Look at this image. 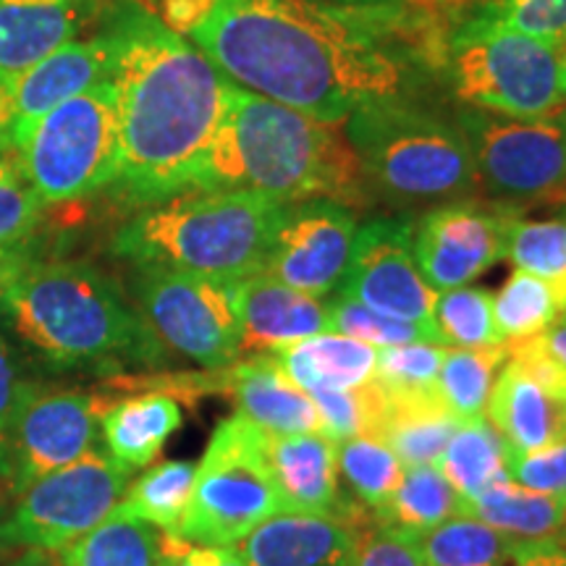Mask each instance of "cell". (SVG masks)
Returning <instances> with one entry per match:
<instances>
[{"mask_svg": "<svg viewBox=\"0 0 566 566\" xmlns=\"http://www.w3.org/2000/svg\"><path fill=\"white\" fill-rule=\"evenodd\" d=\"M195 472L197 467L187 459H168L147 467L145 475L126 488L118 509L160 533H176L192 495Z\"/></svg>", "mask_w": 566, "mask_h": 566, "instance_id": "d6a6232c", "label": "cell"}, {"mask_svg": "<svg viewBox=\"0 0 566 566\" xmlns=\"http://www.w3.org/2000/svg\"><path fill=\"white\" fill-rule=\"evenodd\" d=\"M328 317H331V334L357 338V342L370 344L375 349H384V346H399V344L446 346L443 336L438 334V331L380 315L344 294H338L334 302H328Z\"/></svg>", "mask_w": 566, "mask_h": 566, "instance_id": "f35d334b", "label": "cell"}, {"mask_svg": "<svg viewBox=\"0 0 566 566\" xmlns=\"http://www.w3.org/2000/svg\"><path fill=\"white\" fill-rule=\"evenodd\" d=\"M0 315L55 370L122 373L155 367L166 349L124 289L84 260L0 252Z\"/></svg>", "mask_w": 566, "mask_h": 566, "instance_id": "3957f363", "label": "cell"}, {"mask_svg": "<svg viewBox=\"0 0 566 566\" xmlns=\"http://www.w3.org/2000/svg\"><path fill=\"white\" fill-rule=\"evenodd\" d=\"M509 480L541 493H566V441L530 454L506 457Z\"/></svg>", "mask_w": 566, "mask_h": 566, "instance_id": "7bdbcfd3", "label": "cell"}, {"mask_svg": "<svg viewBox=\"0 0 566 566\" xmlns=\"http://www.w3.org/2000/svg\"><path fill=\"white\" fill-rule=\"evenodd\" d=\"M443 359V346L438 344H399L378 349L373 384L394 405L409 401L441 399L438 396V367Z\"/></svg>", "mask_w": 566, "mask_h": 566, "instance_id": "8d00e7d4", "label": "cell"}, {"mask_svg": "<svg viewBox=\"0 0 566 566\" xmlns=\"http://www.w3.org/2000/svg\"><path fill=\"white\" fill-rule=\"evenodd\" d=\"M268 464L279 488L283 512L336 514V441L325 433H268Z\"/></svg>", "mask_w": 566, "mask_h": 566, "instance_id": "603a6c76", "label": "cell"}, {"mask_svg": "<svg viewBox=\"0 0 566 566\" xmlns=\"http://www.w3.org/2000/svg\"><path fill=\"white\" fill-rule=\"evenodd\" d=\"M216 394L229 396L239 415L268 433H323L310 394L268 354L216 370Z\"/></svg>", "mask_w": 566, "mask_h": 566, "instance_id": "7402d4cb", "label": "cell"}, {"mask_svg": "<svg viewBox=\"0 0 566 566\" xmlns=\"http://www.w3.org/2000/svg\"><path fill=\"white\" fill-rule=\"evenodd\" d=\"M0 566H53V562H51V554L24 548L21 554H11V556L0 558Z\"/></svg>", "mask_w": 566, "mask_h": 566, "instance_id": "c3c4849f", "label": "cell"}, {"mask_svg": "<svg viewBox=\"0 0 566 566\" xmlns=\"http://www.w3.org/2000/svg\"><path fill=\"white\" fill-rule=\"evenodd\" d=\"M158 566H247L233 546H200L176 533H158Z\"/></svg>", "mask_w": 566, "mask_h": 566, "instance_id": "ee69618b", "label": "cell"}, {"mask_svg": "<svg viewBox=\"0 0 566 566\" xmlns=\"http://www.w3.org/2000/svg\"><path fill=\"white\" fill-rule=\"evenodd\" d=\"M506 359V344L478 346V349L446 346L436 380L438 396H441L446 409L462 422L485 417L493 384Z\"/></svg>", "mask_w": 566, "mask_h": 566, "instance_id": "4dcf8cb0", "label": "cell"}, {"mask_svg": "<svg viewBox=\"0 0 566 566\" xmlns=\"http://www.w3.org/2000/svg\"><path fill=\"white\" fill-rule=\"evenodd\" d=\"M338 475L352 499L375 512L396 491L407 467L378 436H352L336 441Z\"/></svg>", "mask_w": 566, "mask_h": 566, "instance_id": "836d02e7", "label": "cell"}, {"mask_svg": "<svg viewBox=\"0 0 566 566\" xmlns=\"http://www.w3.org/2000/svg\"><path fill=\"white\" fill-rule=\"evenodd\" d=\"M493 315L504 344L541 336L564 315L554 289L525 271H514L501 292L493 296Z\"/></svg>", "mask_w": 566, "mask_h": 566, "instance_id": "d590c367", "label": "cell"}, {"mask_svg": "<svg viewBox=\"0 0 566 566\" xmlns=\"http://www.w3.org/2000/svg\"><path fill=\"white\" fill-rule=\"evenodd\" d=\"M129 480L132 470L118 464L105 449H92L76 462L34 480L3 516V548L59 554L116 512Z\"/></svg>", "mask_w": 566, "mask_h": 566, "instance_id": "8fae6325", "label": "cell"}, {"mask_svg": "<svg viewBox=\"0 0 566 566\" xmlns=\"http://www.w3.org/2000/svg\"><path fill=\"white\" fill-rule=\"evenodd\" d=\"M433 321L446 346H501L504 338L499 334L493 315V294L478 286H459L443 292L436 300Z\"/></svg>", "mask_w": 566, "mask_h": 566, "instance_id": "74e56055", "label": "cell"}, {"mask_svg": "<svg viewBox=\"0 0 566 566\" xmlns=\"http://www.w3.org/2000/svg\"><path fill=\"white\" fill-rule=\"evenodd\" d=\"M537 349H543L548 357H554L556 363L566 367V313L558 315L554 325H548L541 336H533Z\"/></svg>", "mask_w": 566, "mask_h": 566, "instance_id": "7dc6e473", "label": "cell"}, {"mask_svg": "<svg viewBox=\"0 0 566 566\" xmlns=\"http://www.w3.org/2000/svg\"><path fill=\"white\" fill-rule=\"evenodd\" d=\"M457 97L506 118H543L566 105L558 48L495 21L470 19L449 40Z\"/></svg>", "mask_w": 566, "mask_h": 566, "instance_id": "52a82bcc", "label": "cell"}, {"mask_svg": "<svg viewBox=\"0 0 566 566\" xmlns=\"http://www.w3.org/2000/svg\"><path fill=\"white\" fill-rule=\"evenodd\" d=\"M34 386L38 384L24 380V375H21L11 349L6 346L3 338H0V443H3L13 417H17V412L21 409V405H24L27 396L32 394Z\"/></svg>", "mask_w": 566, "mask_h": 566, "instance_id": "f6af8a7d", "label": "cell"}, {"mask_svg": "<svg viewBox=\"0 0 566 566\" xmlns=\"http://www.w3.org/2000/svg\"><path fill=\"white\" fill-rule=\"evenodd\" d=\"M459 424L462 420L451 415L441 399L409 405H394L386 399V415L375 436L388 443L405 467H424L438 462Z\"/></svg>", "mask_w": 566, "mask_h": 566, "instance_id": "f546056e", "label": "cell"}, {"mask_svg": "<svg viewBox=\"0 0 566 566\" xmlns=\"http://www.w3.org/2000/svg\"><path fill=\"white\" fill-rule=\"evenodd\" d=\"M562 533H566V527H564V530H562Z\"/></svg>", "mask_w": 566, "mask_h": 566, "instance_id": "816d5d0a", "label": "cell"}, {"mask_svg": "<svg viewBox=\"0 0 566 566\" xmlns=\"http://www.w3.org/2000/svg\"><path fill=\"white\" fill-rule=\"evenodd\" d=\"M158 533L116 506L101 525L51 554V562L53 566H158Z\"/></svg>", "mask_w": 566, "mask_h": 566, "instance_id": "83f0119b", "label": "cell"}, {"mask_svg": "<svg viewBox=\"0 0 566 566\" xmlns=\"http://www.w3.org/2000/svg\"><path fill=\"white\" fill-rule=\"evenodd\" d=\"M237 307L242 323L239 357H258L275 346L331 334L328 304L296 292L268 273L237 281Z\"/></svg>", "mask_w": 566, "mask_h": 566, "instance_id": "44dd1931", "label": "cell"}, {"mask_svg": "<svg viewBox=\"0 0 566 566\" xmlns=\"http://www.w3.org/2000/svg\"><path fill=\"white\" fill-rule=\"evenodd\" d=\"M11 160L45 208L82 200L116 184L122 129L113 82L95 84L42 116Z\"/></svg>", "mask_w": 566, "mask_h": 566, "instance_id": "ba28073f", "label": "cell"}, {"mask_svg": "<svg viewBox=\"0 0 566 566\" xmlns=\"http://www.w3.org/2000/svg\"><path fill=\"white\" fill-rule=\"evenodd\" d=\"M357 537L336 514L279 512L233 548L247 566H349Z\"/></svg>", "mask_w": 566, "mask_h": 566, "instance_id": "ffe728a7", "label": "cell"}, {"mask_svg": "<svg viewBox=\"0 0 566 566\" xmlns=\"http://www.w3.org/2000/svg\"><path fill=\"white\" fill-rule=\"evenodd\" d=\"M137 310L158 342L205 370H221L239 359L242 323L237 281L137 265Z\"/></svg>", "mask_w": 566, "mask_h": 566, "instance_id": "30bf717a", "label": "cell"}, {"mask_svg": "<svg viewBox=\"0 0 566 566\" xmlns=\"http://www.w3.org/2000/svg\"><path fill=\"white\" fill-rule=\"evenodd\" d=\"M506 566H566V533L525 543Z\"/></svg>", "mask_w": 566, "mask_h": 566, "instance_id": "bcb514c9", "label": "cell"}, {"mask_svg": "<svg viewBox=\"0 0 566 566\" xmlns=\"http://www.w3.org/2000/svg\"><path fill=\"white\" fill-rule=\"evenodd\" d=\"M558 61H562V74H564V87H566V42L558 45Z\"/></svg>", "mask_w": 566, "mask_h": 566, "instance_id": "681fc988", "label": "cell"}, {"mask_svg": "<svg viewBox=\"0 0 566 566\" xmlns=\"http://www.w3.org/2000/svg\"><path fill=\"white\" fill-rule=\"evenodd\" d=\"M488 13L501 24L548 45L558 48L566 42V0H504Z\"/></svg>", "mask_w": 566, "mask_h": 566, "instance_id": "60d3db41", "label": "cell"}, {"mask_svg": "<svg viewBox=\"0 0 566 566\" xmlns=\"http://www.w3.org/2000/svg\"><path fill=\"white\" fill-rule=\"evenodd\" d=\"M105 80H111V45L103 30L66 42L32 66L0 101V155L13 158L42 116Z\"/></svg>", "mask_w": 566, "mask_h": 566, "instance_id": "ac0fdd59", "label": "cell"}, {"mask_svg": "<svg viewBox=\"0 0 566 566\" xmlns=\"http://www.w3.org/2000/svg\"><path fill=\"white\" fill-rule=\"evenodd\" d=\"M158 17L231 84L323 122H346L407 87L380 11L321 0H158Z\"/></svg>", "mask_w": 566, "mask_h": 566, "instance_id": "6da1fadb", "label": "cell"}, {"mask_svg": "<svg viewBox=\"0 0 566 566\" xmlns=\"http://www.w3.org/2000/svg\"><path fill=\"white\" fill-rule=\"evenodd\" d=\"M283 205L244 189H189L137 212L113 252L134 265L242 281L265 271Z\"/></svg>", "mask_w": 566, "mask_h": 566, "instance_id": "5b68a950", "label": "cell"}, {"mask_svg": "<svg viewBox=\"0 0 566 566\" xmlns=\"http://www.w3.org/2000/svg\"><path fill=\"white\" fill-rule=\"evenodd\" d=\"M373 514L378 527L420 537L462 514V499L436 464L407 467L396 491Z\"/></svg>", "mask_w": 566, "mask_h": 566, "instance_id": "4316f807", "label": "cell"}, {"mask_svg": "<svg viewBox=\"0 0 566 566\" xmlns=\"http://www.w3.org/2000/svg\"><path fill=\"white\" fill-rule=\"evenodd\" d=\"M103 34L122 129L116 184L139 205L197 189L231 82L137 0H116Z\"/></svg>", "mask_w": 566, "mask_h": 566, "instance_id": "7a4b0ae2", "label": "cell"}, {"mask_svg": "<svg viewBox=\"0 0 566 566\" xmlns=\"http://www.w3.org/2000/svg\"><path fill=\"white\" fill-rule=\"evenodd\" d=\"M268 357L304 391L315 388H359L370 384L378 349L342 334H317L275 346Z\"/></svg>", "mask_w": 566, "mask_h": 566, "instance_id": "d4e9b609", "label": "cell"}, {"mask_svg": "<svg viewBox=\"0 0 566 566\" xmlns=\"http://www.w3.org/2000/svg\"><path fill=\"white\" fill-rule=\"evenodd\" d=\"M509 359L495 378L485 420L509 454H530L566 441V367L533 338L506 344Z\"/></svg>", "mask_w": 566, "mask_h": 566, "instance_id": "9a60e30c", "label": "cell"}, {"mask_svg": "<svg viewBox=\"0 0 566 566\" xmlns=\"http://www.w3.org/2000/svg\"><path fill=\"white\" fill-rule=\"evenodd\" d=\"M516 271H525L554 289L566 313V216L546 221L512 218L506 231V254Z\"/></svg>", "mask_w": 566, "mask_h": 566, "instance_id": "e575fe53", "label": "cell"}, {"mask_svg": "<svg viewBox=\"0 0 566 566\" xmlns=\"http://www.w3.org/2000/svg\"><path fill=\"white\" fill-rule=\"evenodd\" d=\"M344 132L367 181L391 200H464L480 187L462 129L401 97L363 105L346 118Z\"/></svg>", "mask_w": 566, "mask_h": 566, "instance_id": "8992f818", "label": "cell"}, {"mask_svg": "<svg viewBox=\"0 0 566 566\" xmlns=\"http://www.w3.org/2000/svg\"><path fill=\"white\" fill-rule=\"evenodd\" d=\"M283 512L268 464V430L231 415L212 430L176 535L200 546H237Z\"/></svg>", "mask_w": 566, "mask_h": 566, "instance_id": "9c48e42d", "label": "cell"}, {"mask_svg": "<svg viewBox=\"0 0 566 566\" xmlns=\"http://www.w3.org/2000/svg\"><path fill=\"white\" fill-rule=\"evenodd\" d=\"M310 113L229 84L197 189H244L279 202L367 205V174L349 137Z\"/></svg>", "mask_w": 566, "mask_h": 566, "instance_id": "277c9868", "label": "cell"}, {"mask_svg": "<svg viewBox=\"0 0 566 566\" xmlns=\"http://www.w3.org/2000/svg\"><path fill=\"white\" fill-rule=\"evenodd\" d=\"M478 184L506 200L566 202V105L543 118H506L485 111L459 116Z\"/></svg>", "mask_w": 566, "mask_h": 566, "instance_id": "7c38bea8", "label": "cell"}, {"mask_svg": "<svg viewBox=\"0 0 566 566\" xmlns=\"http://www.w3.org/2000/svg\"><path fill=\"white\" fill-rule=\"evenodd\" d=\"M462 514L475 516L516 541H546L566 527V493H541L501 480L475 499L462 501Z\"/></svg>", "mask_w": 566, "mask_h": 566, "instance_id": "484cf974", "label": "cell"}, {"mask_svg": "<svg viewBox=\"0 0 566 566\" xmlns=\"http://www.w3.org/2000/svg\"><path fill=\"white\" fill-rule=\"evenodd\" d=\"M525 541L501 533L475 516H451L420 535L424 566H506Z\"/></svg>", "mask_w": 566, "mask_h": 566, "instance_id": "1f68e13d", "label": "cell"}, {"mask_svg": "<svg viewBox=\"0 0 566 566\" xmlns=\"http://www.w3.org/2000/svg\"><path fill=\"white\" fill-rule=\"evenodd\" d=\"M512 212L475 202H449L415 223L412 252L422 279L436 292L467 286L506 254Z\"/></svg>", "mask_w": 566, "mask_h": 566, "instance_id": "e0dca14e", "label": "cell"}, {"mask_svg": "<svg viewBox=\"0 0 566 566\" xmlns=\"http://www.w3.org/2000/svg\"><path fill=\"white\" fill-rule=\"evenodd\" d=\"M506 457L509 451L504 438L485 417H480V420L459 424L457 433L446 443L443 454L438 457L436 467L459 493V499L470 501L493 483L509 480Z\"/></svg>", "mask_w": 566, "mask_h": 566, "instance_id": "f1b7e54d", "label": "cell"}, {"mask_svg": "<svg viewBox=\"0 0 566 566\" xmlns=\"http://www.w3.org/2000/svg\"><path fill=\"white\" fill-rule=\"evenodd\" d=\"M113 396L80 388L34 386L0 443V483L19 495L95 449L97 428Z\"/></svg>", "mask_w": 566, "mask_h": 566, "instance_id": "4fadbf2b", "label": "cell"}, {"mask_svg": "<svg viewBox=\"0 0 566 566\" xmlns=\"http://www.w3.org/2000/svg\"><path fill=\"white\" fill-rule=\"evenodd\" d=\"M184 415L176 396L150 388L116 396L101 417L105 451L126 470L137 472L155 462L163 446L181 428Z\"/></svg>", "mask_w": 566, "mask_h": 566, "instance_id": "cb8c5ba5", "label": "cell"}, {"mask_svg": "<svg viewBox=\"0 0 566 566\" xmlns=\"http://www.w3.org/2000/svg\"><path fill=\"white\" fill-rule=\"evenodd\" d=\"M38 195L11 158L0 155V252L17 250L32 237L42 218Z\"/></svg>", "mask_w": 566, "mask_h": 566, "instance_id": "ab89813d", "label": "cell"}, {"mask_svg": "<svg viewBox=\"0 0 566 566\" xmlns=\"http://www.w3.org/2000/svg\"><path fill=\"white\" fill-rule=\"evenodd\" d=\"M101 0H0V101L97 13Z\"/></svg>", "mask_w": 566, "mask_h": 566, "instance_id": "d6986e66", "label": "cell"}, {"mask_svg": "<svg viewBox=\"0 0 566 566\" xmlns=\"http://www.w3.org/2000/svg\"><path fill=\"white\" fill-rule=\"evenodd\" d=\"M349 566H424L420 537L391 527H367L357 537Z\"/></svg>", "mask_w": 566, "mask_h": 566, "instance_id": "b9f144b4", "label": "cell"}, {"mask_svg": "<svg viewBox=\"0 0 566 566\" xmlns=\"http://www.w3.org/2000/svg\"><path fill=\"white\" fill-rule=\"evenodd\" d=\"M354 237L357 218L346 205L334 200L286 202L263 273L323 300L344 283Z\"/></svg>", "mask_w": 566, "mask_h": 566, "instance_id": "2e32d148", "label": "cell"}, {"mask_svg": "<svg viewBox=\"0 0 566 566\" xmlns=\"http://www.w3.org/2000/svg\"><path fill=\"white\" fill-rule=\"evenodd\" d=\"M3 516H6V514L0 512V527H3ZM0 551H6V548H3V537H0Z\"/></svg>", "mask_w": 566, "mask_h": 566, "instance_id": "f907efd6", "label": "cell"}, {"mask_svg": "<svg viewBox=\"0 0 566 566\" xmlns=\"http://www.w3.org/2000/svg\"><path fill=\"white\" fill-rule=\"evenodd\" d=\"M409 216L373 218L357 229L342 294L375 313L436 328V289L422 279L412 252Z\"/></svg>", "mask_w": 566, "mask_h": 566, "instance_id": "5bb4252c", "label": "cell"}]
</instances>
